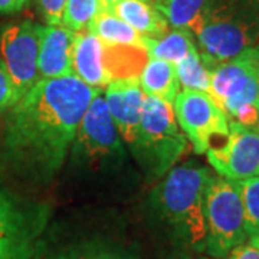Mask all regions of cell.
<instances>
[{"label":"cell","instance_id":"6da1fadb","mask_svg":"<svg viewBox=\"0 0 259 259\" xmlns=\"http://www.w3.org/2000/svg\"><path fill=\"white\" fill-rule=\"evenodd\" d=\"M101 93L76 76L39 79L0 121V168L28 185H49L68 160L90 104Z\"/></svg>","mask_w":259,"mask_h":259},{"label":"cell","instance_id":"7a4b0ae2","mask_svg":"<svg viewBox=\"0 0 259 259\" xmlns=\"http://www.w3.org/2000/svg\"><path fill=\"white\" fill-rule=\"evenodd\" d=\"M210 176V168L194 163L173 167L146 200L148 226L176 258L204 252L203 199Z\"/></svg>","mask_w":259,"mask_h":259},{"label":"cell","instance_id":"3957f363","mask_svg":"<svg viewBox=\"0 0 259 259\" xmlns=\"http://www.w3.org/2000/svg\"><path fill=\"white\" fill-rule=\"evenodd\" d=\"M192 33L209 69L258 44V6L255 0H213Z\"/></svg>","mask_w":259,"mask_h":259},{"label":"cell","instance_id":"277c9868","mask_svg":"<svg viewBox=\"0 0 259 259\" xmlns=\"http://www.w3.org/2000/svg\"><path fill=\"white\" fill-rule=\"evenodd\" d=\"M128 150L147 182L166 176L187 150L173 105L146 95L139 133Z\"/></svg>","mask_w":259,"mask_h":259},{"label":"cell","instance_id":"5b68a950","mask_svg":"<svg viewBox=\"0 0 259 259\" xmlns=\"http://www.w3.org/2000/svg\"><path fill=\"white\" fill-rule=\"evenodd\" d=\"M49 204L15 190L0 168V259H40Z\"/></svg>","mask_w":259,"mask_h":259},{"label":"cell","instance_id":"8992f818","mask_svg":"<svg viewBox=\"0 0 259 259\" xmlns=\"http://www.w3.org/2000/svg\"><path fill=\"white\" fill-rule=\"evenodd\" d=\"M69 166L90 175L118 173L127 164L124 141L112 122L102 93L90 104L69 148Z\"/></svg>","mask_w":259,"mask_h":259},{"label":"cell","instance_id":"52a82bcc","mask_svg":"<svg viewBox=\"0 0 259 259\" xmlns=\"http://www.w3.org/2000/svg\"><path fill=\"white\" fill-rule=\"evenodd\" d=\"M209 94L228 118L246 127L259 125V75L253 48L209 68Z\"/></svg>","mask_w":259,"mask_h":259},{"label":"cell","instance_id":"ba28073f","mask_svg":"<svg viewBox=\"0 0 259 259\" xmlns=\"http://www.w3.org/2000/svg\"><path fill=\"white\" fill-rule=\"evenodd\" d=\"M206 248L212 258H225L248 239L241 194L236 182L213 175L204 189Z\"/></svg>","mask_w":259,"mask_h":259},{"label":"cell","instance_id":"9c48e42d","mask_svg":"<svg viewBox=\"0 0 259 259\" xmlns=\"http://www.w3.org/2000/svg\"><path fill=\"white\" fill-rule=\"evenodd\" d=\"M173 111L196 154H204L229 134V118L209 93L180 91L173 102Z\"/></svg>","mask_w":259,"mask_h":259},{"label":"cell","instance_id":"30bf717a","mask_svg":"<svg viewBox=\"0 0 259 259\" xmlns=\"http://www.w3.org/2000/svg\"><path fill=\"white\" fill-rule=\"evenodd\" d=\"M42 29V25L32 20H22L8 23L0 30V59L9 74L13 104L39 81L37 58Z\"/></svg>","mask_w":259,"mask_h":259},{"label":"cell","instance_id":"8fae6325","mask_svg":"<svg viewBox=\"0 0 259 259\" xmlns=\"http://www.w3.org/2000/svg\"><path fill=\"white\" fill-rule=\"evenodd\" d=\"M216 175L239 182L259 176V128L229 120V134L206 151Z\"/></svg>","mask_w":259,"mask_h":259},{"label":"cell","instance_id":"7c38bea8","mask_svg":"<svg viewBox=\"0 0 259 259\" xmlns=\"http://www.w3.org/2000/svg\"><path fill=\"white\" fill-rule=\"evenodd\" d=\"M104 100L112 122L124 144L130 147L139 133L146 94L140 87L139 78L117 79L105 88Z\"/></svg>","mask_w":259,"mask_h":259},{"label":"cell","instance_id":"4fadbf2b","mask_svg":"<svg viewBox=\"0 0 259 259\" xmlns=\"http://www.w3.org/2000/svg\"><path fill=\"white\" fill-rule=\"evenodd\" d=\"M75 32L62 25H47L42 29L37 69L39 79L74 76L72 45Z\"/></svg>","mask_w":259,"mask_h":259},{"label":"cell","instance_id":"5bb4252c","mask_svg":"<svg viewBox=\"0 0 259 259\" xmlns=\"http://www.w3.org/2000/svg\"><path fill=\"white\" fill-rule=\"evenodd\" d=\"M72 72L83 83L104 90L110 81L104 68V42L91 30L75 32Z\"/></svg>","mask_w":259,"mask_h":259},{"label":"cell","instance_id":"9a60e30c","mask_svg":"<svg viewBox=\"0 0 259 259\" xmlns=\"http://www.w3.org/2000/svg\"><path fill=\"white\" fill-rule=\"evenodd\" d=\"M104 8L122 19L144 37H158L170 29L164 16L148 0H117Z\"/></svg>","mask_w":259,"mask_h":259},{"label":"cell","instance_id":"2e32d148","mask_svg":"<svg viewBox=\"0 0 259 259\" xmlns=\"http://www.w3.org/2000/svg\"><path fill=\"white\" fill-rule=\"evenodd\" d=\"M48 259H140L133 250L118 242L102 238L90 236L65 243L56 248Z\"/></svg>","mask_w":259,"mask_h":259},{"label":"cell","instance_id":"e0dca14e","mask_svg":"<svg viewBox=\"0 0 259 259\" xmlns=\"http://www.w3.org/2000/svg\"><path fill=\"white\" fill-rule=\"evenodd\" d=\"M139 82L147 97H154L170 105H173L177 94L180 93L176 66L161 59L148 58L139 75Z\"/></svg>","mask_w":259,"mask_h":259},{"label":"cell","instance_id":"ac0fdd59","mask_svg":"<svg viewBox=\"0 0 259 259\" xmlns=\"http://www.w3.org/2000/svg\"><path fill=\"white\" fill-rule=\"evenodd\" d=\"M147 61V51L144 48L104 44V68L110 82L139 78Z\"/></svg>","mask_w":259,"mask_h":259},{"label":"cell","instance_id":"d6986e66","mask_svg":"<svg viewBox=\"0 0 259 259\" xmlns=\"http://www.w3.org/2000/svg\"><path fill=\"white\" fill-rule=\"evenodd\" d=\"M144 48L148 58L161 59L176 65L197 47L194 35L190 30L168 29L161 36L144 37Z\"/></svg>","mask_w":259,"mask_h":259},{"label":"cell","instance_id":"ffe728a7","mask_svg":"<svg viewBox=\"0 0 259 259\" xmlns=\"http://www.w3.org/2000/svg\"><path fill=\"white\" fill-rule=\"evenodd\" d=\"M87 30H91L104 44L108 45L144 48V36L134 28H131L122 19L115 16L107 8H102L100 10V13L93 19Z\"/></svg>","mask_w":259,"mask_h":259},{"label":"cell","instance_id":"44dd1931","mask_svg":"<svg viewBox=\"0 0 259 259\" xmlns=\"http://www.w3.org/2000/svg\"><path fill=\"white\" fill-rule=\"evenodd\" d=\"M213 0H153L154 8L164 16L171 29L193 32L210 8Z\"/></svg>","mask_w":259,"mask_h":259},{"label":"cell","instance_id":"7402d4cb","mask_svg":"<svg viewBox=\"0 0 259 259\" xmlns=\"http://www.w3.org/2000/svg\"><path fill=\"white\" fill-rule=\"evenodd\" d=\"M175 66H176L179 82H180V87H183V90L209 93L210 74H209L207 66L204 65L199 55L197 48H194L189 55L185 56Z\"/></svg>","mask_w":259,"mask_h":259},{"label":"cell","instance_id":"603a6c76","mask_svg":"<svg viewBox=\"0 0 259 259\" xmlns=\"http://www.w3.org/2000/svg\"><path fill=\"white\" fill-rule=\"evenodd\" d=\"M102 8L101 0H66L61 25L72 32H83Z\"/></svg>","mask_w":259,"mask_h":259},{"label":"cell","instance_id":"cb8c5ba5","mask_svg":"<svg viewBox=\"0 0 259 259\" xmlns=\"http://www.w3.org/2000/svg\"><path fill=\"white\" fill-rule=\"evenodd\" d=\"M241 194L248 238L259 232V176L236 182Z\"/></svg>","mask_w":259,"mask_h":259},{"label":"cell","instance_id":"d4e9b609","mask_svg":"<svg viewBox=\"0 0 259 259\" xmlns=\"http://www.w3.org/2000/svg\"><path fill=\"white\" fill-rule=\"evenodd\" d=\"M37 3L47 25H61L66 0H37Z\"/></svg>","mask_w":259,"mask_h":259},{"label":"cell","instance_id":"484cf974","mask_svg":"<svg viewBox=\"0 0 259 259\" xmlns=\"http://www.w3.org/2000/svg\"><path fill=\"white\" fill-rule=\"evenodd\" d=\"M12 104H13V88H12L9 74L0 59V121L3 120L5 114L12 107Z\"/></svg>","mask_w":259,"mask_h":259},{"label":"cell","instance_id":"4316f807","mask_svg":"<svg viewBox=\"0 0 259 259\" xmlns=\"http://www.w3.org/2000/svg\"><path fill=\"white\" fill-rule=\"evenodd\" d=\"M228 259H259V249L249 242H243L228 253Z\"/></svg>","mask_w":259,"mask_h":259},{"label":"cell","instance_id":"83f0119b","mask_svg":"<svg viewBox=\"0 0 259 259\" xmlns=\"http://www.w3.org/2000/svg\"><path fill=\"white\" fill-rule=\"evenodd\" d=\"M30 0H0V15H12L23 9Z\"/></svg>","mask_w":259,"mask_h":259},{"label":"cell","instance_id":"f1b7e54d","mask_svg":"<svg viewBox=\"0 0 259 259\" xmlns=\"http://www.w3.org/2000/svg\"><path fill=\"white\" fill-rule=\"evenodd\" d=\"M248 239H249V243H252L255 248H258L259 249V232L258 233H255V235H252V236H249Z\"/></svg>","mask_w":259,"mask_h":259},{"label":"cell","instance_id":"f546056e","mask_svg":"<svg viewBox=\"0 0 259 259\" xmlns=\"http://www.w3.org/2000/svg\"><path fill=\"white\" fill-rule=\"evenodd\" d=\"M253 55H255V62H256V69H258L259 75V42L253 47Z\"/></svg>","mask_w":259,"mask_h":259},{"label":"cell","instance_id":"4dcf8cb0","mask_svg":"<svg viewBox=\"0 0 259 259\" xmlns=\"http://www.w3.org/2000/svg\"><path fill=\"white\" fill-rule=\"evenodd\" d=\"M114 2H117V0H101L102 6H107V5H110V3H114ZM148 2H153V0H148Z\"/></svg>","mask_w":259,"mask_h":259},{"label":"cell","instance_id":"1f68e13d","mask_svg":"<svg viewBox=\"0 0 259 259\" xmlns=\"http://www.w3.org/2000/svg\"><path fill=\"white\" fill-rule=\"evenodd\" d=\"M199 259H221V258H212V256H206V258H199Z\"/></svg>","mask_w":259,"mask_h":259},{"label":"cell","instance_id":"d6a6232c","mask_svg":"<svg viewBox=\"0 0 259 259\" xmlns=\"http://www.w3.org/2000/svg\"><path fill=\"white\" fill-rule=\"evenodd\" d=\"M255 3H256V6H258V9H259V0H255Z\"/></svg>","mask_w":259,"mask_h":259},{"label":"cell","instance_id":"836d02e7","mask_svg":"<svg viewBox=\"0 0 259 259\" xmlns=\"http://www.w3.org/2000/svg\"><path fill=\"white\" fill-rule=\"evenodd\" d=\"M258 128H259V125H258Z\"/></svg>","mask_w":259,"mask_h":259}]
</instances>
